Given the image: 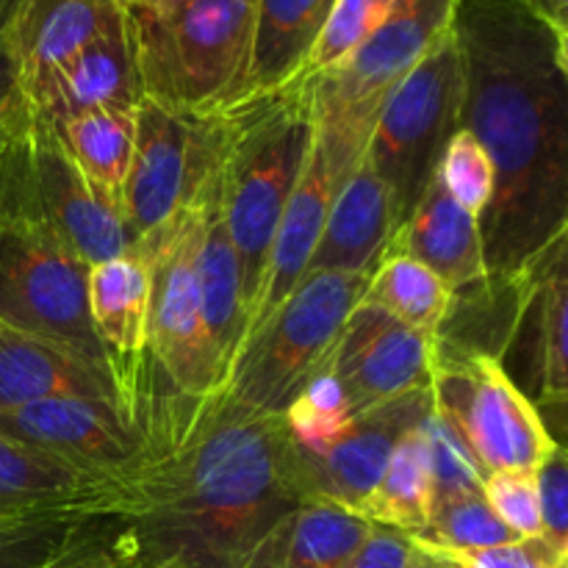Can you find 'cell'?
<instances>
[{
	"mask_svg": "<svg viewBox=\"0 0 568 568\" xmlns=\"http://www.w3.org/2000/svg\"><path fill=\"white\" fill-rule=\"evenodd\" d=\"M394 227L392 194L364 153L333 200L308 272H372Z\"/></svg>",
	"mask_w": 568,
	"mask_h": 568,
	"instance_id": "cell-24",
	"label": "cell"
},
{
	"mask_svg": "<svg viewBox=\"0 0 568 568\" xmlns=\"http://www.w3.org/2000/svg\"><path fill=\"white\" fill-rule=\"evenodd\" d=\"M128 477L42 453L0 433V510H75L116 516Z\"/></svg>",
	"mask_w": 568,
	"mask_h": 568,
	"instance_id": "cell-20",
	"label": "cell"
},
{
	"mask_svg": "<svg viewBox=\"0 0 568 568\" xmlns=\"http://www.w3.org/2000/svg\"><path fill=\"white\" fill-rule=\"evenodd\" d=\"M125 6H136V3H144V0H122Z\"/></svg>",
	"mask_w": 568,
	"mask_h": 568,
	"instance_id": "cell-49",
	"label": "cell"
},
{
	"mask_svg": "<svg viewBox=\"0 0 568 568\" xmlns=\"http://www.w3.org/2000/svg\"><path fill=\"white\" fill-rule=\"evenodd\" d=\"M148 438L114 521L131 568H261L283 521L308 499L283 416L244 410L216 392L150 397Z\"/></svg>",
	"mask_w": 568,
	"mask_h": 568,
	"instance_id": "cell-1",
	"label": "cell"
},
{
	"mask_svg": "<svg viewBox=\"0 0 568 568\" xmlns=\"http://www.w3.org/2000/svg\"><path fill=\"white\" fill-rule=\"evenodd\" d=\"M87 283L89 266L53 233L0 216V322L59 344L109 375L89 320Z\"/></svg>",
	"mask_w": 568,
	"mask_h": 568,
	"instance_id": "cell-11",
	"label": "cell"
},
{
	"mask_svg": "<svg viewBox=\"0 0 568 568\" xmlns=\"http://www.w3.org/2000/svg\"><path fill=\"white\" fill-rule=\"evenodd\" d=\"M89 320L105 355L111 383L133 425L150 394V300L153 275L133 253L89 266Z\"/></svg>",
	"mask_w": 568,
	"mask_h": 568,
	"instance_id": "cell-15",
	"label": "cell"
},
{
	"mask_svg": "<svg viewBox=\"0 0 568 568\" xmlns=\"http://www.w3.org/2000/svg\"><path fill=\"white\" fill-rule=\"evenodd\" d=\"M460 128L494 164L480 216L491 281L519 275L568 227V78L558 31L519 0H460Z\"/></svg>",
	"mask_w": 568,
	"mask_h": 568,
	"instance_id": "cell-2",
	"label": "cell"
},
{
	"mask_svg": "<svg viewBox=\"0 0 568 568\" xmlns=\"http://www.w3.org/2000/svg\"><path fill=\"white\" fill-rule=\"evenodd\" d=\"M538 416H541L544 427H547L549 438L555 442V447L566 449L568 453V392L564 397L552 399V403L536 405Z\"/></svg>",
	"mask_w": 568,
	"mask_h": 568,
	"instance_id": "cell-43",
	"label": "cell"
},
{
	"mask_svg": "<svg viewBox=\"0 0 568 568\" xmlns=\"http://www.w3.org/2000/svg\"><path fill=\"white\" fill-rule=\"evenodd\" d=\"M372 530L355 510L311 497L283 521L261 568H342Z\"/></svg>",
	"mask_w": 568,
	"mask_h": 568,
	"instance_id": "cell-28",
	"label": "cell"
},
{
	"mask_svg": "<svg viewBox=\"0 0 568 568\" xmlns=\"http://www.w3.org/2000/svg\"><path fill=\"white\" fill-rule=\"evenodd\" d=\"M483 497L510 532L519 538H544L536 471H491L483 480Z\"/></svg>",
	"mask_w": 568,
	"mask_h": 568,
	"instance_id": "cell-37",
	"label": "cell"
},
{
	"mask_svg": "<svg viewBox=\"0 0 568 568\" xmlns=\"http://www.w3.org/2000/svg\"><path fill=\"white\" fill-rule=\"evenodd\" d=\"M383 255H405L436 272L453 292L486 281V250L480 220L460 209L438 175L427 183L425 194L408 220L397 225Z\"/></svg>",
	"mask_w": 568,
	"mask_h": 568,
	"instance_id": "cell-22",
	"label": "cell"
},
{
	"mask_svg": "<svg viewBox=\"0 0 568 568\" xmlns=\"http://www.w3.org/2000/svg\"><path fill=\"white\" fill-rule=\"evenodd\" d=\"M0 216L44 227L87 266L136 250L125 220L92 192L53 122L26 98L0 133Z\"/></svg>",
	"mask_w": 568,
	"mask_h": 568,
	"instance_id": "cell-5",
	"label": "cell"
},
{
	"mask_svg": "<svg viewBox=\"0 0 568 568\" xmlns=\"http://www.w3.org/2000/svg\"><path fill=\"white\" fill-rule=\"evenodd\" d=\"M20 100H22V92H20V81H17L14 61H11L6 44L0 42V133L6 131L9 120L14 116Z\"/></svg>",
	"mask_w": 568,
	"mask_h": 568,
	"instance_id": "cell-42",
	"label": "cell"
},
{
	"mask_svg": "<svg viewBox=\"0 0 568 568\" xmlns=\"http://www.w3.org/2000/svg\"><path fill=\"white\" fill-rule=\"evenodd\" d=\"M364 153L366 148H361V144L316 125L305 170L294 186L292 197H288L275 242H272L264 288H261L258 308L250 322V331H255L272 311L281 308L283 300L308 275L311 258H314L322 231H325L333 200H336L338 189L344 186L349 172L355 170V164L364 159Z\"/></svg>",
	"mask_w": 568,
	"mask_h": 568,
	"instance_id": "cell-14",
	"label": "cell"
},
{
	"mask_svg": "<svg viewBox=\"0 0 568 568\" xmlns=\"http://www.w3.org/2000/svg\"><path fill=\"white\" fill-rule=\"evenodd\" d=\"M410 538L444 549H488L519 541V536L499 521L483 491L438 497L433 503V514L425 532Z\"/></svg>",
	"mask_w": 568,
	"mask_h": 568,
	"instance_id": "cell-32",
	"label": "cell"
},
{
	"mask_svg": "<svg viewBox=\"0 0 568 568\" xmlns=\"http://www.w3.org/2000/svg\"><path fill=\"white\" fill-rule=\"evenodd\" d=\"M22 98L53 125L100 109H139L148 94L128 9L94 42Z\"/></svg>",
	"mask_w": 568,
	"mask_h": 568,
	"instance_id": "cell-19",
	"label": "cell"
},
{
	"mask_svg": "<svg viewBox=\"0 0 568 568\" xmlns=\"http://www.w3.org/2000/svg\"><path fill=\"white\" fill-rule=\"evenodd\" d=\"M419 427L397 444L377 486L358 508V514L372 525L392 527L405 536L425 532L433 503H436V488H433L430 464H427V449Z\"/></svg>",
	"mask_w": 568,
	"mask_h": 568,
	"instance_id": "cell-29",
	"label": "cell"
},
{
	"mask_svg": "<svg viewBox=\"0 0 568 568\" xmlns=\"http://www.w3.org/2000/svg\"><path fill=\"white\" fill-rule=\"evenodd\" d=\"M555 31H568V0H519Z\"/></svg>",
	"mask_w": 568,
	"mask_h": 568,
	"instance_id": "cell-44",
	"label": "cell"
},
{
	"mask_svg": "<svg viewBox=\"0 0 568 568\" xmlns=\"http://www.w3.org/2000/svg\"><path fill=\"white\" fill-rule=\"evenodd\" d=\"M519 283V314L508 349L519 353L516 386L536 405L568 392V227L555 236L525 270Z\"/></svg>",
	"mask_w": 568,
	"mask_h": 568,
	"instance_id": "cell-18",
	"label": "cell"
},
{
	"mask_svg": "<svg viewBox=\"0 0 568 568\" xmlns=\"http://www.w3.org/2000/svg\"><path fill=\"white\" fill-rule=\"evenodd\" d=\"M399 3L403 0H336L297 81L320 75L347 59L397 11Z\"/></svg>",
	"mask_w": 568,
	"mask_h": 568,
	"instance_id": "cell-34",
	"label": "cell"
},
{
	"mask_svg": "<svg viewBox=\"0 0 568 568\" xmlns=\"http://www.w3.org/2000/svg\"><path fill=\"white\" fill-rule=\"evenodd\" d=\"M283 422H286L288 436L294 438V444L300 449H308V453L327 447L353 422L342 386L333 377L327 361L308 377V383L300 388L297 397L288 403V408L283 410Z\"/></svg>",
	"mask_w": 568,
	"mask_h": 568,
	"instance_id": "cell-33",
	"label": "cell"
},
{
	"mask_svg": "<svg viewBox=\"0 0 568 568\" xmlns=\"http://www.w3.org/2000/svg\"><path fill=\"white\" fill-rule=\"evenodd\" d=\"M92 192L125 220V192L136 150V109H100L55 125Z\"/></svg>",
	"mask_w": 568,
	"mask_h": 568,
	"instance_id": "cell-27",
	"label": "cell"
},
{
	"mask_svg": "<svg viewBox=\"0 0 568 568\" xmlns=\"http://www.w3.org/2000/svg\"><path fill=\"white\" fill-rule=\"evenodd\" d=\"M414 544L419 552L444 568H555L560 560L558 549L544 538H519L488 549H444L419 541Z\"/></svg>",
	"mask_w": 568,
	"mask_h": 568,
	"instance_id": "cell-38",
	"label": "cell"
},
{
	"mask_svg": "<svg viewBox=\"0 0 568 568\" xmlns=\"http://www.w3.org/2000/svg\"><path fill=\"white\" fill-rule=\"evenodd\" d=\"M327 366L342 386L349 414L358 416L399 394L430 386L433 336L358 303L327 355Z\"/></svg>",
	"mask_w": 568,
	"mask_h": 568,
	"instance_id": "cell-16",
	"label": "cell"
},
{
	"mask_svg": "<svg viewBox=\"0 0 568 568\" xmlns=\"http://www.w3.org/2000/svg\"><path fill=\"white\" fill-rule=\"evenodd\" d=\"M0 433L42 453L131 480L148 438L120 408L83 397H55L0 414Z\"/></svg>",
	"mask_w": 568,
	"mask_h": 568,
	"instance_id": "cell-17",
	"label": "cell"
},
{
	"mask_svg": "<svg viewBox=\"0 0 568 568\" xmlns=\"http://www.w3.org/2000/svg\"><path fill=\"white\" fill-rule=\"evenodd\" d=\"M419 433L427 449V464H430L436 499L453 497V494L483 491L486 471L480 469V464L469 453L464 438L453 430V425L436 408L422 422Z\"/></svg>",
	"mask_w": 568,
	"mask_h": 568,
	"instance_id": "cell-36",
	"label": "cell"
},
{
	"mask_svg": "<svg viewBox=\"0 0 568 568\" xmlns=\"http://www.w3.org/2000/svg\"><path fill=\"white\" fill-rule=\"evenodd\" d=\"M200 286H203L205 322L220 355L222 377H231L236 355L247 338L250 316L244 305L242 266H239L236 247L227 231L225 209H222L220 172L200 194ZM225 388V386H222Z\"/></svg>",
	"mask_w": 568,
	"mask_h": 568,
	"instance_id": "cell-25",
	"label": "cell"
},
{
	"mask_svg": "<svg viewBox=\"0 0 568 568\" xmlns=\"http://www.w3.org/2000/svg\"><path fill=\"white\" fill-rule=\"evenodd\" d=\"M558 59L568 78V31H558Z\"/></svg>",
	"mask_w": 568,
	"mask_h": 568,
	"instance_id": "cell-46",
	"label": "cell"
},
{
	"mask_svg": "<svg viewBox=\"0 0 568 568\" xmlns=\"http://www.w3.org/2000/svg\"><path fill=\"white\" fill-rule=\"evenodd\" d=\"M231 111L186 114L144 100L136 109V150L125 192V225L133 242L197 203L225 161Z\"/></svg>",
	"mask_w": 568,
	"mask_h": 568,
	"instance_id": "cell-12",
	"label": "cell"
},
{
	"mask_svg": "<svg viewBox=\"0 0 568 568\" xmlns=\"http://www.w3.org/2000/svg\"><path fill=\"white\" fill-rule=\"evenodd\" d=\"M336 0H258L247 81L239 103L281 92L303 72L305 59Z\"/></svg>",
	"mask_w": 568,
	"mask_h": 568,
	"instance_id": "cell-26",
	"label": "cell"
},
{
	"mask_svg": "<svg viewBox=\"0 0 568 568\" xmlns=\"http://www.w3.org/2000/svg\"><path fill=\"white\" fill-rule=\"evenodd\" d=\"M460 0H403L361 48L303 78L316 125L369 148L377 111L399 81L453 31Z\"/></svg>",
	"mask_w": 568,
	"mask_h": 568,
	"instance_id": "cell-10",
	"label": "cell"
},
{
	"mask_svg": "<svg viewBox=\"0 0 568 568\" xmlns=\"http://www.w3.org/2000/svg\"><path fill=\"white\" fill-rule=\"evenodd\" d=\"M227 111L231 142L220 166V192L242 266L244 305L253 322L272 242L308 161L316 120L308 92L300 81L281 92L244 100Z\"/></svg>",
	"mask_w": 568,
	"mask_h": 568,
	"instance_id": "cell-3",
	"label": "cell"
},
{
	"mask_svg": "<svg viewBox=\"0 0 568 568\" xmlns=\"http://www.w3.org/2000/svg\"><path fill=\"white\" fill-rule=\"evenodd\" d=\"M372 272H308L292 294L244 338L225 399L253 414L283 416L336 347Z\"/></svg>",
	"mask_w": 568,
	"mask_h": 568,
	"instance_id": "cell-6",
	"label": "cell"
},
{
	"mask_svg": "<svg viewBox=\"0 0 568 568\" xmlns=\"http://www.w3.org/2000/svg\"><path fill=\"white\" fill-rule=\"evenodd\" d=\"M125 9L122 0H22L3 33L20 92L37 89L120 20Z\"/></svg>",
	"mask_w": 568,
	"mask_h": 568,
	"instance_id": "cell-21",
	"label": "cell"
},
{
	"mask_svg": "<svg viewBox=\"0 0 568 568\" xmlns=\"http://www.w3.org/2000/svg\"><path fill=\"white\" fill-rule=\"evenodd\" d=\"M39 568H131L122 558L111 516L89 521L55 558Z\"/></svg>",
	"mask_w": 568,
	"mask_h": 568,
	"instance_id": "cell-39",
	"label": "cell"
},
{
	"mask_svg": "<svg viewBox=\"0 0 568 568\" xmlns=\"http://www.w3.org/2000/svg\"><path fill=\"white\" fill-rule=\"evenodd\" d=\"M416 549H419V547H416ZM414 568H444V566H438L436 560H433V558H427L425 552H419V558H416Z\"/></svg>",
	"mask_w": 568,
	"mask_h": 568,
	"instance_id": "cell-47",
	"label": "cell"
},
{
	"mask_svg": "<svg viewBox=\"0 0 568 568\" xmlns=\"http://www.w3.org/2000/svg\"><path fill=\"white\" fill-rule=\"evenodd\" d=\"M460 103L464 61L449 31L383 100L366 148V161L392 194L394 225L408 220L436 175L444 148L460 131Z\"/></svg>",
	"mask_w": 568,
	"mask_h": 568,
	"instance_id": "cell-8",
	"label": "cell"
},
{
	"mask_svg": "<svg viewBox=\"0 0 568 568\" xmlns=\"http://www.w3.org/2000/svg\"><path fill=\"white\" fill-rule=\"evenodd\" d=\"M258 0H144L128 6L144 94L186 114L242 100Z\"/></svg>",
	"mask_w": 568,
	"mask_h": 568,
	"instance_id": "cell-4",
	"label": "cell"
},
{
	"mask_svg": "<svg viewBox=\"0 0 568 568\" xmlns=\"http://www.w3.org/2000/svg\"><path fill=\"white\" fill-rule=\"evenodd\" d=\"M197 203L136 244L153 275L148 397L203 399L225 386L200 286Z\"/></svg>",
	"mask_w": 568,
	"mask_h": 568,
	"instance_id": "cell-7",
	"label": "cell"
},
{
	"mask_svg": "<svg viewBox=\"0 0 568 568\" xmlns=\"http://www.w3.org/2000/svg\"><path fill=\"white\" fill-rule=\"evenodd\" d=\"M555 568H568V560H566V558H560V560H558V566H555Z\"/></svg>",
	"mask_w": 568,
	"mask_h": 568,
	"instance_id": "cell-50",
	"label": "cell"
},
{
	"mask_svg": "<svg viewBox=\"0 0 568 568\" xmlns=\"http://www.w3.org/2000/svg\"><path fill=\"white\" fill-rule=\"evenodd\" d=\"M560 558H566V560H568V538H566V544H564V549H560Z\"/></svg>",
	"mask_w": 568,
	"mask_h": 568,
	"instance_id": "cell-48",
	"label": "cell"
},
{
	"mask_svg": "<svg viewBox=\"0 0 568 568\" xmlns=\"http://www.w3.org/2000/svg\"><path fill=\"white\" fill-rule=\"evenodd\" d=\"M538 499H541L544 541L564 549L568 538V453L555 447L549 458L538 466Z\"/></svg>",
	"mask_w": 568,
	"mask_h": 568,
	"instance_id": "cell-40",
	"label": "cell"
},
{
	"mask_svg": "<svg viewBox=\"0 0 568 568\" xmlns=\"http://www.w3.org/2000/svg\"><path fill=\"white\" fill-rule=\"evenodd\" d=\"M453 288L419 261L383 255L372 270L361 305H372L410 331L436 338L453 308Z\"/></svg>",
	"mask_w": 568,
	"mask_h": 568,
	"instance_id": "cell-30",
	"label": "cell"
},
{
	"mask_svg": "<svg viewBox=\"0 0 568 568\" xmlns=\"http://www.w3.org/2000/svg\"><path fill=\"white\" fill-rule=\"evenodd\" d=\"M430 394L486 475L538 471L555 449L536 403L491 355L458 353L433 338Z\"/></svg>",
	"mask_w": 568,
	"mask_h": 568,
	"instance_id": "cell-9",
	"label": "cell"
},
{
	"mask_svg": "<svg viewBox=\"0 0 568 568\" xmlns=\"http://www.w3.org/2000/svg\"><path fill=\"white\" fill-rule=\"evenodd\" d=\"M416 558H419V549L414 538L392 527L375 525V530L342 568H414Z\"/></svg>",
	"mask_w": 568,
	"mask_h": 568,
	"instance_id": "cell-41",
	"label": "cell"
},
{
	"mask_svg": "<svg viewBox=\"0 0 568 568\" xmlns=\"http://www.w3.org/2000/svg\"><path fill=\"white\" fill-rule=\"evenodd\" d=\"M449 197L480 220L494 197V164L483 144L466 128L453 133L436 170Z\"/></svg>",
	"mask_w": 568,
	"mask_h": 568,
	"instance_id": "cell-35",
	"label": "cell"
},
{
	"mask_svg": "<svg viewBox=\"0 0 568 568\" xmlns=\"http://www.w3.org/2000/svg\"><path fill=\"white\" fill-rule=\"evenodd\" d=\"M430 410V386H422L353 416L342 436L333 438L327 447L308 453L294 444L308 499H331L358 514L397 444L414 433Z\"/></svg>",
	"mask_w": 568,
	"mask_h": 568,
	"instance_id": "cell-13",
	"label": "cell"
},
{
	"mask_svg": "<svg viewBox=\"0 0 568 568\" xmlns=\"http://www.w3.org/2000/svg\"><path fill=\"white\" fill-rule=\"evenodd\" d=\"M98 516L75 510H0V568H39Z\"/></svg>",
	"mask_w": 568,
	"mask_h": 568,
	"instance_id": "cell-31",
	"label": "cell"
},
{
	"mask_svg": "<svg viewBox=\"0 0 568 568\" xmlns=\"http://www.w3.org/2000/svg\"><path fill=\"white\" fill-rule=\"evenodd\" d=\"M0 42H3V39H0Z\"/></svg>",
	"mask_w": 568,
	"mask_h": 568,
	"instance_id": "cell-51",
	"label": "cell"
},
{
	"mask_svg": "<svg viewBox=\"0 0 568 568\" xmlns=\"http://www.w3.org/2000/svg\"><path fill=\"white\" fill-rule=\"evenodd\" d=\"M55 397H83L122 410L120 394L103 369L0 322V414Z\"/></svg>",
	"mask_w": 568,
	"mask_h": 568,
	"instance_id": "cell-23",
	"label": "cell"
},
{
	"mask_svg": "<svg viewBox=\"0 0 568 568\" xmlns=\"http://www.w3.org/2000/svg\"><path fill=\"white\" fill-rule=\"evenodd\" d=\"M22 0H0V39H3L6 28H9L11 17H14V11L20 9Z\"/></svg>",
	"mask_w": 568,
	"mask_h": 568,
	"instance_id": "cell-45",
	"label": "cell"
}]
</instances>
